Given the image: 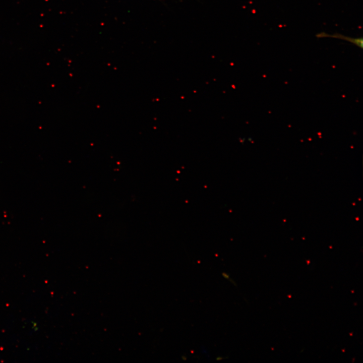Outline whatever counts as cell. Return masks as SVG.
Instances as JSON below:
<instances>
[{
    "mask_svg": "<svg viewBox=\"0 0 363 363\" xmlns=\"http://www.w3.org/2000/svg\"><path fill=\"white\" fill-rule=\"evenodd\" d=\"M317 38H324V37H330L337 38L342 40L347 41L360 48L362 49L363 47V40L362 37L359 38H352L349 36H346L344 35L339 33H334L333 34H327L325 32H321L316 34Z\"/></svg>",
    "mask_w": 363,
    "mask_h": 363,
    "instance_id": "obj_1",
    "label": "cell"
}]
</instances>
